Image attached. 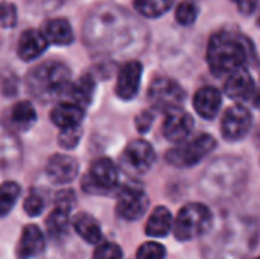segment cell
<instances>
[{
    "instance_id": "1",
    "label": "cell",
    "mask_w": 260,
    "mask_h": 259,
    "mask_svg": "<svg viewBox=\"0 0 260 259\" xmlns=\"http://www.w3.org/2000/svg\"><path fill=\"white\" fill-rule=\"evenodd\" d=\"M253 53L251 41L236 32L221 31L210 37L207 46V63L216 76L230 75L242 69Z\"/></svg>"
},
{
    "instance_id": "2",
    "label": "cell",
    "mask_w": 260,
    "mask_h": 259,
    "mask_svg": "<svg viewBox=\"0 0 260 259\" xmlns=\"http://www.w3.org/2000/svg\"><path fill=\"white\" fill-rule=\"evenodd\" d=\"M247 165L239 157H222L213 162L203 180V191L210 198H227L238 194L247 180Z\"/></svg>"
},
{
    "instance_id": "3",
    "label": "cell",
    "mask_w": 260,
    "mask_h": 259,
    "mask_svg": "<svg viewBox=\"0 0 260 259\" xmlns=\"http://www.w3.org/2000/svg\"><path fill=\"white\" fill-rule=\"evenodd\" d=\"M70 84L72 72L59 61L41 63L26 76V87L29 93L41 102H50L64 96Z\"/></svg>"
},
{
    "instance_id": "4",
    "label": "cell",
    "mask_w": 260,
    "mask_h": 259,
    "mask_svg": "<svg viewBox=\"0 0 260 259\" xmlns=\"http://www.w3.org/2000/svg\"><path fill=\"white\" fill-rule=\"evenodd\" d=\"M213 217L210 209L203 203H189L180 209L177 214L172 231L177 240L190 241L204 234H207L212 227Z\"/></svg>"
},
{
    "instance_id": "5",
    "label": "cell",
    "mask_w": 260,
    "mask_h": 259,
    "mask_svg": "<svg viewBox=\"0 0 260 259\" xmlns=\"http://www.w3.org/2000/svg\"><path fill=\"white\" fill-rule=\"evenodd\" d=\"M216 148L213 136L203 133L193 139H186L166 153V160L178 168H189L200 163Z\"/></svg>"
},
{
    "instance_id": "6",
    "label": "cell",
    "mask_w": 260,
    "mask_h": 259,
    "mask_svg": "<svg viewBox=\"0 0 260 259\" xmlns=\"http://www.w3.org/2000/svg\"><path fill=\"white\" fill-rule=\"evenodd\" d=\"M117 183L119 172L116 165L110 159L101 157L90 165L81 186L84 192L91 195H110L116 191Z\"/></svg>"
},
{
    "instance_id": "7",
    "label": "cell",
    "mask_w": 260,
    "mask_h": 259,
    "mask_svg": "<svg viewBox=\"0 0 260 259\" xmlns=\"http://www.w3.org/2000/svg\"><path fill=\"white\" fill-rule=\"evenodd\" d=\"M148 96L154 111L169 113L183 105L186 92L177 81L171 78H157L152 81Z\"/></svg>"
},
{
    "instance_id": "8",
    "label": "cell",
    "mask_w": 260,
    "mask_h": 259,
    "mask_svg": "<svg viewBox=\"0 0 260 259\" xmlns=\"http://www.w3.org/2000/svg\"><path fill=\"white\" fill-rule=\"evenodd\" d=\"M149 206V198L142 188L123 186L117 192L116 211L119 217L126 221H136L142 218Z\"/></svg>"
},
{
    "instance_id": "9",
    "label": "cell",
    "mask_w": 260,
    "mask_h": 259,
    "mask_svg": "<svg viewBox=\"0 0 260 259\" xmlns=\"http://www.w3.org/2000/svg\"><path fill=\"white\" fill-rule=\"evenodd\" d=\"M155 160L152 145L143 139L131 140L122 153V163L136 174H145L151 169Z\"/></svg>"
},
{
    "instance_id": "10",
    "label": "cell",
    "mask_w": 260,
    "mask_h": 259,
    "mask_svg": "<svg viewBox=\"0 0 260 259\" xmlns=\"http://www.w3.org/2000/svg\"><path fill=\"white\" fill-rule=\"evenodd\" d=\"M251 122V113L244 105H233L224 113V118L221 121V133L229 142L242 140L250 131Z\"/></svg>"
},
{
    "instance_id": "11",
    "label": "cell",
    "mask_w": 260,
    "mask_h": 259,
    "mask_svg": "<svg viewBox=\"0 0 260 259\" xmlns=\"http://www.w3.org/2000/svg\"><path fill=\"white\" fill-rule=\"evenodd\" d=\"M224 93L238 102H247L256 98V84L250 72L242 67L235 70L227 76V81L224 84Z\"/></svg>"
},
{
    "instance_id": "12",
    "label": "cell",
    "mask_w": 260,
    "mask_h": 259,
    "mask_svg": "<svg viewBox=\"0 0 260 259\" xmlns=\"http://www.w3.org/2000/svg\"><path fill=\"white\" fill-rule=\"evenodd\" d=\"M143 66L139 61H128L119 70L116 81V95L122 101H131L136 98L140 89Z\"/></svg>"
},
{
    "instance_id": "13",
    "label": "cell",
    "mask_w": 260,
    "mask_h": 259,
    "mask_svg": "<svg viewBox=\"0 0 260 259\" xmlns=\"http://www.w3.org/2000/svg\"><path fill=\"white\" fill-rule=\"evenodd\" d=\"M192 130H193V119L189 113L183 111L181 108L166 113L163 122V134L166 140L174 143H181L186 139H189Z\"/></svg>"
},
{
    "instance_id": "14",
    "label": "cell",
    "mask_w": 260,
    "mask_h": 259,
    "mask_svg": "<svg viewBox=\"0 0 260 259\" xmlns=\"http://www.w3.org/2000/svg\"><path fill=\"white\" fill-rule=\"evenodd\" d=\"M78 162L66 154H55L49 159L46 165L47 179L55 185H67L73 182L78 176Z\"/></svg>"
},
{
    "instance_id": "15",
    "label": "cell",
    "mask_w": 260,
    "mask_h": 259,
    "mask_svg": "<svg viewBox=\"0 0 260 259\" xmlns=\"http://www.w3.org/2000/svg\"><path fill=\"white\" fill-rule=\"evenodd\" d=\"M49 43L46 41L44 35L38 29H27L21 34L18 44H17V55L23 61H34L41 56Z\"/></svg>"
},
{
    "instance_id": "16",
    "label": "cell",
    "mask_w": 260,
    "mask_h": 259,
    "mask_svg": "<svg viewBox=\"0 0 260 259\" xmlns=\"http://www.w3.org/2000/svg\"><path fill=\"white\" fill-rule=\"evenodd\" d=\"M222 105V93L215 87H203L193 96L195 111L204 119H213Z\"/></svg>"
},
{
    "instance_id": "17",
    "label": "cell",
    "mask_w": 260,
    "mask_h": 259,
    "mask_svg": "<svg viewBox=\"0 0 260 259\" xmlns=\"http://www.w3.org/2000/svg\"><path fill=\"white\" fill-rule=\"evenodd\" d=\"M44 250V235L35 224L24 226L18 246H17V256L21 259L35 258Z\"/></svg>"
},
{
    "instance_id": "18",
    "label": "cell",
    "mask_w": 260,
    "mask_h": 259,
    "mask_svg": "<svg viewBox=\"0 0 260 259\" xmlns=\"http://www.w3.org/2000/svg\"><path fill=\"white\" fill-rule=\"evenodd\" d=\"M41 34L44 35L49 44H56V46H69L75 40L72 24L66 18L47 20L41 29Z\"/></svg>"
},
{
    "instance_id": "19",
    "label": "cell",
    "mask_w": 260,
    "mask_h": 259,
    "mask_svg": "<svg viewBox=\"0 0 260 259\" xmlns=\"http://www.w3.org/2000/svg\"><path fill=\"white\" fill-rule=\"evenodd\" d=\"M85 113L84 108L78 107L73 102H61L56 107H53L50 113V121L59 128H72V127H79Z\"/></svg>"
},
{
    "instance_id": "20",
    "label": "cell",
    "mask_w": 260,
    "mask_h": 259,
    "mask_svg": "<svg viewBox=\"0 0 260 259\" xmlns=\"http://www.w3.org/2000/svg\"><path fill=\"white\" fill-rule=\"evenodd\" d=\"M94 92H96V81H94L93 75L84 73L76 82L70 84L66 95L70 98L69 102H73L78 107L85 110V107L91 104Z\"/></svg>"
},
{
    "instance_id": "21",
    "label": "cell",
    "mask_w": 260,
    "mask_h": 259,
    "mask_svg": "<svg viewBox=\"0 0 260 259\" xmlns=\"http://www.w3.org/2000/svg\"><path fill=\"white\" fill-rule=\"evenodd\" d=\"M72 226L76 234L88 244H99L102 240V229L99 223L87 212H78L73 220Z\"/></svg>"
},
{
    "instance_id": "22",
    "label": "cell",
    "mask_w": 260,
    "mask_h": 259,
    "mask_svg": "<svg viewBox=\"0 0 260 259\" xmlns=\"http://www.w3.org/2000/svg\"><path fill=\"white\" fill-rule=\"evenodd\" d=\"M172 223H174V218L169 209L165 206H158L152 211L151 217L148 218V223L145 227L146 235L154 237V238H163L172 231Z\"/></svg>"
},
{
    "instance_id": "23",
    "label": "cell",
    "mask_w": 260,
    "mask_h": 259,
    "mask_svg": "<svg viewBox=\"0 0 260 259\" xmlns=\"http://www.w3.org/2000/svg\"><path fill=\"white\" fill-rule=\"evenodd\" d=\"M37 113L29 101H20L12 105L9 111V122L17 131H27L34 127Z\"/></svg>"
},
{
    "instance_id": "24",
    "label": "cell",
    "mask_w": 260,
    "mask_h": 259,
    "mask_svg": "<svg viewBox=\"0 0 260 259\" xmlns=\"http://www.w3.org/2000/svg\"><path fill=\"white\" fill-rule=\"evenodd\" d=\"M70 224H72L70 212L64 211V209H59V208H55L49 214V217L46 218V229H47L49 235L52 238H55V240L62 238L69 232Z\"/></svg>"
},
{
    "instance_id": "25",
    "label": "cell",
    "mask_w": 260,
    "mask_h": 259,
    "mask_svg": "<svg viewBox=\"0 0 260 259\" xmlns=\"http://www.w3.org/2000/svg\"><path fill=\"white\" fill-rule=\"evenodd\" d=\"M175 0H134V8L148 18H157L163 14H166L172 6Z\"/></svg>"
},
{
    "instance_id": "26",
    "label": "cell",
    "mask_w": 260,
    "mask_h": 259,
    "mask_svg": "<svg viewBox=\"0 0 260 259\" xmlns=\"http://www.w3.org/2000/svg\"><path fill=\"white\" fill-rule=\"evenodd\" d=\"M20 197V185L15 182H5L0 185V217L8 215Z\"/></svg>"
},
{
    "instance_id": "27",
    "label": "cell",
    "mask_w": 260,
    "mask_h": 259,
    "mask_svg": "<svg viewBox=\"0 0 260 259\" xmlns=\"http://www.w3.org/2000/svg\"><path fill=\"white\" fill-rule=\"evenodd\" d=\"M198 17V5L193 0H183L175 9V18L183 26H190Z\"/></svg>"
},
{
    "instance_id": "28",
    "label": "cell",
    "mask_w": 260,
    "mask_h": 259,
    "mask_svg": "<svg viewBox=\"0 0 260 259\" xmlns=\"http://www.w3.org/2000/svg\"><path fill=\"white\" fill-rule=\"evenodd\" d=\"M23 208H24V212L29 217L41 215V212L46 208V197H44V194L40 189H32L27 194V197H26V200L23 203Z\"/></svg>"
},
{
    "instance_id": "29",
    "label": "cell",
    "mask_w": 260,
    "mask_h": 259,
    "mask_svg": "<svg viewBox=\"0 0 260 259\" xmlns=\"http://www.w3.org/2000/svg\"><path fill=\"white\" fill-rule=\"evenodd\" d=\"M93 259H123V252L119 244L111 241H102L96 244Z\"/></svg>"
},
{
    "instance_id": "30",
    "label": "cell",
    "mask_w": 260,
    "mask_h": 259,
    "mask_svg": "<svg viewBox=\"0 0 260 259\" xmlns=\"http://www.w3.org/2000/svg\"><path fill=\"white\" fill-rule=\"evenodd\" d=\"M81 136H82L81 125L79 127H72V128H62V130H59V134H58V143H59L61 148L73 150L79 143Z\"/></svg>"
},
{
    "instance_id": "31",
    "label": "cell",
    "mask_w": 260,
    "mask_h": 259,
    "mask_svg": "<svg viewBox=\"0 0 260 259\" xmlns=\"http://www.w3.org/2000/svg\"><path fill=\"white\" fill-rule=\"evenodd\" d=\"M166 249L158 243H145L137 250V259H165Z\"/></svg>"
},
{
    "instance_id": "32",
    "label": "cell",
    "mask_w": 260,
    "mask_h": 259,
    "mask_svg": "<svg viewBox=\"0 0 260 259\" xmlns=\"http://www.w3.org/2000/svg\"><path fill=\"white\" fill-rule=\"evenodd\" d=\"M17 24V8L14 3L0 2V27H14Z\"/></svg>"
},
{
    "instance_id": "33",
    "label": "cell",
    "mask_w": 260,
    "mask_h": 259,
    "mask_svg": "<svg viewBox=\"0 0 260 259\" xmlns=\"http://www.w3.org/2000/svg\"><path fill=\"white\" fill-rule=\"evenodd\" d=\"M76 205V198H75V192L70 189H62L55 195V208L64 209L67 212H72V209Z\"/></svg>"
},
{
    "instance_id": "34",
    "label": "cell",
    "mask_w": 260,
    "mask_h": 259,
    "mask_svg": "<svg viewBox=\"0 0 260 259\" xmlns=\"http://www.w3.org/2000/svg\"><path fill=\"white\" fill-rule=\"evenodd\" d=\"M154 118H155L154 110H143V111L136 118V128H137V131L142 133V134H145V133L151 128V125H152V122H154Z\"/></svg>"
},
{
    "instance_id": "35",
    "label": "cell",
    "mask_w": 260,
    "mask_h": 259,
    "mask_svg": "<svg viewBox=\"0 0 260 259\" xmlns=\"http://www.w3.org/2000/svg\"><path fill=\"white\" fill-rule=\"evenodd\" d=\"M232 2L236 5L238 11L245 15H251L256 11L257 3H259V0H232Z\"/></svg>"
}]
</instances>
